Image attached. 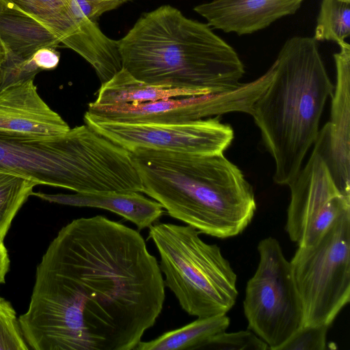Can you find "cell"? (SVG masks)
<instances>
[{
  "mask_svg": "<svg viewBox=\"0 0 350 350\" xmlns=\"http://www.w3.org/2000/svg\"><path fill=\"white\" fill-rule=\"evenodd\" d=\"M148 228L165 286L181 308L197 317L226 314L237 301V277L220 247L189 225L157 221Z\"/></svg>",
  "mask_w": 350,
  "mask_h": 350,
  "instance_id": "cell-6",
  "label": "cell"
},
{
  "mask_svg": "<svg viewBox=\"0 0 350 350\" xmlns=\"http://www.w3.org/2000/svg\"><path fill=\"white\" fill-rule=\"evenodd\" d=\"M273 64L258 79L235 89L202 95L170 98L138 104H88V111L103 118L131 123H180L230 112L251 115L252 107L271 83Z\"/></svg>",
  "mask_w": 350,
  "mask_h": 350,
  "instance_id": "cell-10",
  "label": "cell"
},
{
  "mask_svg": "<svg viewBox=\"0 0 350 350\" xmlns=\"http://www.w3.org/2000/svg\"><path fill=\"white\" fill-rule=\"evenodd\" d=\"M204 349L219 350H267V344L251 330L226 333L213 336Z\"/></svg>",
  "mask_w": 350,
  "mask_h": 350,
  "instance_id": "cell-23",
  "label": "cell"
},
{
  "mask_svg": "<svg viewBox=\"0 0 350 350\" xmlns=\"http://www.w3.org/2000/svg\"><path fill=\"white\" fill-rule=\"evenodd\" d=\"M329 326L325 325H302L279 350H325Z\"/></svg>",
  "mask_w": 350,
  "mask_h": 350,
  "instance_id": "cell-24",
  "label": "cell"
},
{
  "mask_svg": "<svg viewBox=\"0 0 350 350\" xmlns=\"http://www.w3.org/2000/svg\"><path fill=\"white\" fill-rule=\"evenodd\" d=\"M165 288L139 230L81 217L47 247L18 321L34 350H135L162 312Z\"/></svg>",
  "mask_w": 350,
  "mask_h": 350,
  "instance_id": "cell-1",
  "label": "cell"
},
{
  "mask_svg": "<svg viewBox=\"0 0 350 350\" xmlns=\"http://www.w3.org/2000/svg\"><path fill=\"white\" fill-rule=\"evenodd\" d=\"M273 64V79L254 103L251 116L274 160V182L288 186L317 138L321 117L334 85L313 37L288 38Z\"/></svg>",
  "mask_w": 350,
  "mask_h": 350,
  "instance_id": "cell-4",
  "label": "cell"
},
{
  "mask_svg": "<svg viewBox=\"0 0 350 350\" xmlns=\"http://www.w3.org/2000/svg\"><path fill=\"white\" fill-rule=\"evenodd\" d=\"M131 156L143 193L170 217L219 239L237 236L252 221L256 210L252 186L224 153L139 150Z\"/></svg>",
  "mask_w": 350,
  "mask_h": 350,
  "instance_id": "cell-3",
  "label": "cell"
},
{
  "mask_svg": "<svg viewBox=\"0 0 350 350\" xmlns=\"http://www.w3.org/2000/svg\"><path fill=\"white\" fill-rule=\"evenodd\" d=\"M230 322L226 314L198 317L196 320L165 332L152 340H142L135 350L204 349L213 336L226 330Z\"/></svg>",
  "mask_w": 350,
  "mask_h": 350,
  "instance_id": "cell-19",
  "label": "cell"
},
{
  "mask_svg": "<svg viewBox=\"0 0 350 350\" xmlns=\"http://www.w3.org/2000/svg\"><path fill=\"white\" fill-rule=\"evenodd\" d=\"M288 187L286 230L298 247L314 244L340 215L350 211V198L339 190L315 148Z\"/></svg>",
  "mask_w": 350,
  "mask_h": 350,
  "instance_id": "cell-11",
  "label": "cell"
},
{
  "mask_svg": "<svg viewBox=\"0 0 350 350\" xmlns=\"http://www.w3.org/2000/svg\"><path fill=\"white\" fill-rule=\"evenodd\" d=\"M186 88H168L147 83L122 68L107 81L101 83L93 102L100 105L138 104L170 98L202 95Z\"/></svg>",
  "mask_w": 350,
  "mask_h": 350,
  "instance_id": "cell-18",
  "label": "cell"
},
{
  "mask_svg": "<svg viewBox=\"0 0 350 350\" xmlns=\"http://www.w3.org/2000/svg\"><path fill=\"white\" fill-rule=\"evenodd\" d=\"M36 183L0 172V241H3L12 221L30 196Z\"/></svg>",
  "mask_w": 350,
  "mask_h": 350,
  "instance_id": "cell-20",
  "label": "cell"
},
{
  "mask_svg": "<svg viewBox=\"0 0 350 350\" xmlns=\"http://www.w3.org/2000/svg\"><path fill=\"white\" fill-rule=\"evenodd\" d=\"M259 262L247 281L243 310L248 329L271 350L279 349L304 324L301 301L279 241L271 237L260 241Z\"/></svg>",
  "mask_w": 350,
  "mask_h": 350,
  "instance_id": "cell-8",
  "label": "cell"
},
{
  "mask_svg": "<svg viewBox=\"0 0 350 350\" xmlns=\"http://www.w3.org/2000/svg\"><path fill=\"white\" fill-rule=\"evenodd\" d=\"M10 258L3 241H0V284L5 280V275L10 267Z\"/></svg>",
  "mask_w": 350,
  "mask_h": 350,
  "instance_id": "cell-27",
  "label": "cell"
},
{
  "mask_svg": "<svg viewBox=\"0 0 350 350\" xmlns=\"http://www.w3.org/2000/svg\"><path fill=\"white\" fill-rule=\"evenodd\" d=\"M0 49L1 50H5V47L3 46V44L1 43L0 40ZM6 51V50H5Z\"/></svg>",
  "mask_w": 350,
  "mask_h": 350,
  "instance_id": "cell-30",
  "label": "cell"
},
{
  "mask_svg": "<svg viewBox=\"0 0 350 350\" xmlns=\"http://www.w3.org/2000/svg\"><path fill=\"white\" fill-rule=\"evenodd\" d=\"M350 35V1L322 0L313 38L317 42H345Z\"/></svg>",
  "mask_w": 350,
  "mask_h": 350,
  "instance_id": "cell-21",
  "label": "cell"
},
{
  "mask_svg": "<svg viewBox=\"0 0 350 350\" xmlns=\"http://www.w3.org/2000/svg\"><path fill=\"white\" fill-rule=\"evenodd\" d=\"M85 124L130 152L150 150L193 154L224 153L234 132L219 116L180 123H131L107 120L88 111Z\"/></svg>",
  "mask_w": 350,
  "mask_h": 350,
  "instance_id": "cell-9",
  "label": "cell"
},
{
  "mask_svg": "<svg viewBox=\"0 0 350 350\" xmlns=\"http://www.w3.org/2000/svg\"><path fill=\"white\" fill-rule=\"evenodd\" d=\"M344 1H350V0H344Z\"/></svg>",
  "mask_w": 350,
  "mask_h": 350,
  "instance_id": "cell-32",
  "label": "cell"
},
{
  "mask_svg": "<svg viewBox=\"0 0 350 350\" xmlns=\"http://www.w3.org/2000/svg\"><path fill=\"white\" fill-rule=\"evenodd\" d=\"M95 1H120L122 3H124V2L127 1L128 0H95Z\"/></svg>",
  "mask_w": 350,
  "mask_h": 350,
  "instance_id": "cell-29",
  "label": "cell"
},
{
  "mask_svg": "<svg viewBox=\"0 0 350 350\" xmlns=\"http://www.w3.org/2000/svg\"><path fill=\"white\" fill-rule=\"evenodd\" d=\"M6 57V51L0 49V63H2Z\"/></svg>",
  "mask_w": 350,
  "mask_h": 350,
  "instance_id": "cell-28",
  "label": "cell"
},
{
  "mask_svg": "<svg viewBox=\"0 0 350 350\" xmlns=\"http://www.w3.org/2000/svg\"><path fill=\"white\" fill-rule=\"evenodd\" d=\"M122 68L149 84L203 94L237 88L244 65L208 24L170 5L144 14L120 40Z\"/></svg>",
  "mask_w": 350,
  "mask_h": 350,
  "instance_id": "cell-2",
  "label": "cell"
},
{
  "mask_svg": "<svg viewBox=\"0 0 350 350\" xmlns=\"http://www.w3.org/2000/svg\"><path fill=\"white\" fill-rule=\"evenodd\" d=\"M0 5L16 8L33 18L66 47L94 69L101 83L116 72V66L82 33L70 7V0H0Z\"/></svg>",
  "mask_w": 350,
  "mask_h": 350,
  "instance_id": "cell-14",
  "label": "cell"
},
{
  "mask_svg": "<svg viewBox=\"0 0 350 350\" xmlns=\"http://www.w3.org/2000/svg\"><path fill=\"white\" fill-rule=\"evenodd\" d=\"M304 0H213L194 11L210 27L238 36L265 29L275 21L295 14Z\"/></svg>",
  "mask_w": 350,
  "mask_h": 350,
  "instance_id": "cell-15",
  "label": "cell"
},
{
  "mask_svg": "<svg viewBox=\"0 0 350 350\" xmlns=\"http://www.w3.org/2000/svg\"><path fill=\"white\" fill-rule=\"evenodd\" d=\"M34 77L0 88V134L55 135L70 129L40 97Z\"/></svg>",
  "mask_w": 350,
  "mask_h": 350,
  "instance_id": "cell-13",
  "label": "cell"
},
{
  "mask_svg": "<svg viewBox=\"0 0 350 350\" xmlns=\"http://www.w3.org/2000/svg\"><path fill=\"white\" fill-rule=\"evenodd\" d=\"M334 54L336 83L330 120L319 132L314 147L324 159L339 190L350 198V45L340 44Z\"/></svg>",
  "mask_w": 350,
  "mask_h": 350,
  "instance_id": "cell-12",
  "label": "cell"
},
{
  "mask_svg": "<svg viewBox=\"0 0 350 350\" xmlns=\"http://www.w3.org/2000/svg\"><path fill=\"white\" fill-rule=\"evenodd\" d=\"M59 53L55 49L42 48L38 49L31 57V60L40 70L55 68L59 62Z\"/></svg>",
  "mask_w": 350,
  "mask_h": 350,
  "instance_id": "cell-26",
  "label": "cell"
},
{
  "mask_svg": "<svg viewBox=\"0 0 350 350\" xmlns=\"http://www.w3.org/2000/svg\"><path fill=\"white\" fill-rule=\"evenodd\" d=\"M32 196L50 202L107 210L130 221L138 230L150 227L164 213V208L159 202L145 197L139 192L106 191L74 194L33 192Z\"/></svg>",
  "mask_w": 350,
  "mask_h": 350,
  "instance_id": "cell-16",
  "label": "cell"
},
{
  "mask_svg": "<svg viewBox=\"0 0 350 350\" xmlns=\"http://www.w3.org/2000/svg\"><path fill=\"white\" fill-rule=\"evenodd\" d=\"M1 64L0 63V83H1Z\"/></svg>",
  "mask_w": 350,
  "mask_h": 350,
  "instance_id": "cell-31",
  "label": "cell"
},
{
  "mask_svg": "<svg viewBox=\"0 0 350 350\" xmlns=\"http://www.w3.org/2000/svg\"><path fill=\"white\" fill-rule=\"evenodd\" d=\"M81 10L90 20L95 21L103 13L122 4L117 1L77 0Z\"/></svg>",
  "mask_w": 350,
  "mask_h": 350,
  "instance_id": "cell-25",
  "label": "cell"
},
{
  "mask_svg": "<svg viewBox=\"0 0 350 350\" xmlns=\"http://www.w3.org/2000/svg\"><path fill=\"white\" fill-rule=\"evenodd\" d=\"M0 172L82 193L129 192L138 180L131 153L86 124L55 135L0 134Z\"/></svg>",
  "mask_w": 350,
  "mask_h": 350,
  "instance_id": "cell-5",
  "label": "cell"
},
{
  "mask_svg": "<svg viewBox=\"0 0 350 350\" xmlns=\"http://www.w3.org/2000/svg\"><path fill=\"white\" fill-rule=\"evenodd\" d=\"M0 40L6 53L28 60L38 49H55L60 40L41 23L13 8L0 5Z\"/></svg>",
  "mask_w": 350,
  "mask_h": 350,
  "instance_id": "cell-17",
  "label": "cell"
},
{
  "mask_svg": "<svg viewBox=\"0 0 350 350\" xmlns=\"http://www.w3.org/2000/svg\"><path fill=\"white\" fill-rule=\"evenodd\" d=\"M301 301L303 325L330 326L350 301V211L290 261Z\"/></svg>",
  "mask_w": 350,
  "mask_h": 350,
  "instance_id": "cell-7",
  "label": "cell"
},
{
  "mask_svg": "<svg viewBox=\"0 0 350 350\" xmlns=\"http://www.w3.org/2000/svg\"><path fill=\"white\" fill-rule=\"evenodd\" d=\"M18 318L12 304L0 297V350H27Z\"/></svg>",
  "mask_w": 350,
  "mask_h": 350,
  "instance_id": "cell-22",
  "label": "cell"
}]
</instances>
